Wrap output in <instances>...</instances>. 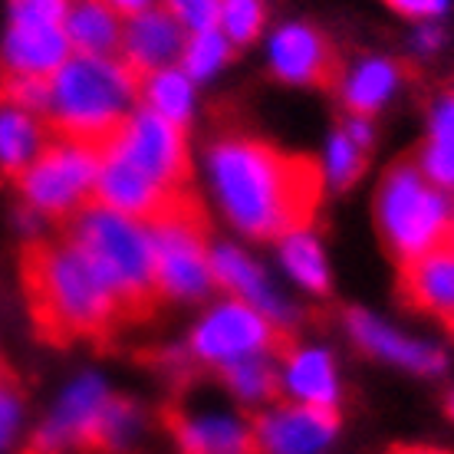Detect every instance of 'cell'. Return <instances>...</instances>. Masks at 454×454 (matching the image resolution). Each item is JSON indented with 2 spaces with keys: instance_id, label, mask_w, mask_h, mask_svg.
<instances>
[{
  "instance_id": "obj_37",
  "label": "cell",
  "mask_w": 454,
  "mask_h": 454,
  "mask_svg": "<svg viewBox=\"0 0 454 454\" xmlns=\"http://www.w3.org/2000/svg\"><path fill=\"white\" fill-rule=\"evenodd\" d=\"M442 43H444L442 27H438V23H421L419 34H415V50H419V53H434Z\"/></svg>"
},
{
  "instance_id": "obj_16",
  "label": "cell",
  "mask_w": 454,
  "mask_h": 454,
  "mask_svg": "<svg viewBox=\"0 0 454 454\" xmlns=\"http://www.w3.org/2000/svg\"><path fill=\"white\" fill-rule=\"evenodd\" d=\"M69 40L63 23H23L11 20L4 46H0V67L4 76H34L50 80L69 59Z\"/></svg>"
},
{
  "instance_id": "obj_5",
  "label": "cell",
  "mask_w": 454,
  "mask_h": 454,
  "mask_svg": "<svg viewBox=\"0 0 454 454\" xmlns=\"http://www.w3.org/2000/svg\"><path fill=\"white\" fill-rule=\"evenodd\" d=\"M375 217L388 250L398 263L415 261L428 250L451 244L454 207L434 188L419 165H395L386 175V182L375 198Z\"/></svg>"
},
{
  "instance_id": "obj_30",
  "label": "cell",
  "mask_w": 454,
  "mask_h": 454,
  "mask_svg": "<svg viewBox=\"0 0 454 454\" xmlns=\"http://www.w3.org/2000/svg\"><path fill=\"white\" fill-rule=\"evenodd\" d=\"M46 103H50V80L4 76L0 73V106H13V109L46 115Z\"/></svg>"
},
{
  "instance_id": "obj_7",
  "label": "cell",
  "mask_w": 454,
  "mask_h": 454,
  "mask_svg": "<svg viewBox=\"0 0 454 454\" xmlns=\"http://www.w3.org/2000/svg\"><path fill=\"white\" fill-rule=\"evenodd\" d=\"M96 175H99V148L50 136L43 152L13 182L34 217L69 221L86 205H92Z\"/></svg>"
},
{
  "instance_id": "obj_38",
  "label": "cell",
  "mask_w": 454,
  "mask_h": 454,
  "mask_svg": "<svg viewBox=\"0 0 454 454\" xmlns=\"http://www.w3.org/2000/svg\"><path fill=\"white\" fill-rule=\"evenodd\" d=\"M106 4H109L115 13H129V17L152 11V0H106Z\"/></svg>"
},
{
  "instance_id": "obj_10",
  "label": "cell",
  "mask_w": 454,
  "mask_h": 454,
  "mask_svg": "<svg viewBox=\"0 0 454 454\" xmlns=\"http://www.w3.org/2000/svg\"><path fill=\"white\" fill-rule=\"evenodd\" d=\"M109 398L113 392L103 375L86 372L73 379L53 402V409L46 411V419L36 425L23 454H92L96 428Z\"/></svg>"
},
{
  "instance_id": "obj_12",
  "label": "cell",
  "mask_w": 454,
  "mask_h": 454,
  "mask_svg": "<svg viewBox=\"0 0 454 454\" xmlns=\"http://www.w3.org/2000/svg\"><path fill=\"white\" fill-rule=\"evenodd\" d=\"M340 432L336 409L317 405H277L257 415L254 444L257 454H323Z\"/></svg>"
},
{
  "instance_id": "obj_25",
  "label": "cell",
  "mask_w": 454,
  "mask_h": 454,
  "mask_svg": "<svg viewBox=\"0 0 454 454\" xmlns=\"http://www.w3.org/2000/svg\"><path fill=\"white\" fill-rule=\"evenodd\" d=\"M221 379H224L227 392L244 402V405H261L280 395V365L273 363V356H250L238 359L231 365H221Z\"/></svg>"
},
{
  "instance_id": "obj_41",
  "label": "cell",
  "mask_w": 454,
  "mask_h": 454,
  "mask_svg": "<svg viewBox=\"0 0 454 454\" xmlns=\"http://www.w3.org/2000/svg\"><path fill=\"white\" fill-rule=\"evenodd\" d=\"M451 244H454V227H451Z\"/></svg>"
},
{
  "instance_id": "obj_22",
  "label": "cell",
  "mask_w": 454,
  "mask_h": 454,
  "mask_svg": "<svg viewBox=\"0 0 454 454\" xmlns=\"http://www.w3.org/2000/svg\"><path fill=\"white\" fill-rule=\"evenodd\" d=\"M50 129L40 122L36 113L0 106V175L17 178L50 142Z\"/></svg>"
},
{
  "instance_id": "obj_14",
  "label": "cell",
  "mask_w": 454,
  "mask_h": 454,
  "mask_svg": "<svg viewBox=\"0 0 454 454\" xmlns=\"http://www.w3.org/2000/svg\"><path fill=\"white\" fill-rule=\"evenodd\" d=\"M184 192H192V188H184ZM184 192L161 188L159 182H152L148 175H142L136 165L99 152V175H96V194H92V201L115 211V215L132 217L138 224H152Z\"/></svg>"
},
{
  "instance_id": "obj_27",
  "label": "cell",
  "mask_w": 454,
  "mask_h": 454,
  "mask_svg": "<svg viewBox=\"0 0 454 454\" xmlns=\"http://www.w3.org/2000/svg\"><path fill=\"white\" fill-rule=\"evenodd\" d=\"M227 57H231V40H227L221 30H201V34H192V40L184 43L182 50V69L188 80H207L211 73L224 67Z\"/></svg>"
},
{
  "instance_id": "obj_9",
  "label": "cell",
  "mask_w": 454,
  "mask_h": 454,
  "mask_svg": "<svg viewBox=\"0 0 454 454\" xmlns=\"http://www.w3.org/2000/svg\"><path fill=\"white\" fill-rule=\"evenodd\" d=\"M106 155L136 165L142 175L161 188L171 192H184L192 188V161H188V142H184V125H175L161 119L152 109H136L129 113L115 136L103 145Z\"/></svg>"
},
{
  "instance_id": "obj_36",
  "label": "cell",
  "mask_w": 454,
  "mask_h": 454,
  "mask_svg": "<svg viewBox=\"0 0 454 454\" xmlns=\"http://www.w3.org/2000/svg\"><path fill=\"white\" fill-rule=\"evenodd\" d=\"M386 4L405 17H415V20H432V17L448 11V0H386Z\"/></svg>"
},
{
  "instance_id": "obj_42",
  "label": "cell",
  "mask_w": 454,
  "mask_h": 454,
  "mask_svg": "<svg viewBox=\"0 0 454 454\" xmlns=\"http://www.w3.org/2000/svg\"><path fill=\"white\" fill-rule=\"evenodd\" d=\"M448 330H451V333H454V323H451V326H448Z\"/></svg>"
},
{
  "instance_id": "obj_24",
  "label": "cell",
  "mask_w": 454,
  "mask_h": 454,
  "mask_svg": "<svg viewBox=\"0 0 454 454\" xmlns=\"http://www.w3.org/2000/svg\"><path fill=\"white\" fill-rule=\"evenodd\" d=\"M138 99L145 103V109L159 113L161 119H168L175 125H184L194 113V86L184 76V69H155L138 80Z\"/></svg>"
},
{
  "instance_id": "obj_33",
  "label": "cell",
  "mask_w": 454,
  "mask_h": 454,
  "mask_svg": "<svg viewBox=\"0 0 454 454\" xmlns=\"http://www.w3.org/2000/svg\"><path fill=\"white\" fill-rule=\"evenodd\" d=\"M419 171L434 188H454V148L428 138V145L421 148Z\"/></svg>"
},
{
  "instance_id": "obj_31",
  "label": "cell",
  "mask_w": 454,
  "mask_h": 454,
  "mask_svg": "<svg viewBox=\"0 0 454 454\" xmlns=\"http://www.w3.org/2000/svg\"><path fill=\"white\" fill-rule=\"evenodd\" d=\"M23 421V398L20 388L13 386V379L7 372H0V454L7 451L20 432Z\"/></svg>"
},
{
  "instance_id": "obj_26",
  "label": "cell",
  "mask_w": 454,
  "mask_h": 454,
  "mask_svg": "<svg viewBox=\"0 0 454 454\" xmlns=\"http://www.w3.org/2000/svg\"><path fill=\"white\" fill-rule=\"evenodd\" d=\"M280 261H284V270L300 286H307L309 294L330 290V263H326L319 240L309 231H294V234L280 238Z\"/></svg>"
},
{
  "instance_id": "obj_15",
  "label": "cell",
  "mask_w": 454,
  "mask_h": 454,
  "mask_svg": "<svg viewBox=\"0 0 454 454\" xmlns=\"http://www.w3.org/2000/svg\"><path fill=\"white\" fill-rule=\"evenodd\" d=\"M211 277L221 284L227 294L254 307L257 313L277 323V326H290L294 323V307L284 300V294L270 284V277L254 257H247L234 244H217L211 247Z\"/></svg>"
},
{
  "instance_id": "obj_19",
  "label": "cell",
  "mask_w": 454,
  "mask_h": 454,
  "mask_svg": "<svg viewBox=\"0 0 454 454\" xmlns=\"http://www.w3.org/2000/svg\"><path fill=\"white\" fill-rule=\"evenodd\" d=\"M122 63L142 80L155 69L171 67L175 59L182 57V23L175 20L168 11L136 13L122 34Z\"/></svg>"
},
{
  "instance_id": "obj_40",
  "label": "cell",
  "mask_w": 454,
  "mask_h": 454,
  "mask_svg": "<svg viewBox=\"0 0 454 454\" xmlns=\"http://www.w3.org/2000/svg\"><path fill=\"white\" fill-rule=\"evenodd\" d=\"M448 411H451V419H454V395L448 398Z\"/></svg>"
},
{
  "instance_id": "obj_6",
  "label": "cell",
  "mask_w": 454,
  "mask_h": 454,
  "mask_svg": "<svg viewBox=\"0 0 454 454\" xmlns=\"http://www.w3.org/2000/svg\"><path fill=\"white\" fill-rule=\"evenodd\" d=\"M152 254H155V284L161 300L192 303L207 296L215 286L211 277V247L207 221L194 192H184L148 224Z\"/></svg>"
},
{
  "instance_id": "obj_1",
  "label": "cell",
  "mask_w": 454,
  "mask_h": 454,
  "mask_svg": "<svg viewBox=\"0 0 454 454\" xmlns=\"http://www.w3.org/2000/svg\"><path fill=\"white\" fill-rule=\"evenodd\" d=\"M207 175L227 221L257 240L309 231L326 188L319 161L250 136L217 138L207 148Z\"/></svg>"
},
{
  "instance_id": "obj_8",
  "label": "cell",
  "mask_w": 454,
  "mask_h": 454,
  "mask_svg": "<svg viewBox=\"0 0 454 454\" xmlns=\"http://www.w3.org/2000/svg\"><path fill=\"white\" fill-rule=\"evenodd\" d=\"M188 349L198 363L221 369V365L250 359V356H270V352L284 356L290 349V340L277 323H270L254 307L240 300H224L194 323Z\"/></svg>"
},
{
  "instance_id": "obj_21",
  "label": "cell",
  "mask_w": 454,
  "mask_h": 454,
  "mask_svg": "<svg viewBox=\"0 0 454 454\" xmlns=\"http://www.w3.org/2000/svg\"><path fill=\"white\" fill-rule=\"evenodd\" d=\"M63 30L69 46L82 57H113V50L122 43L119 13L106 0H73Z\"/></svg>"
},
{
  "instance_id": "obj_18",
  "label": "cell",
  "mask_w": 454,
  "mask_h": 454,
  "mask_svg": "<svg viewBox=\"0 0 454 454\" xmlns=\"http://www.w3.org/2000/svg\"><path fill=\"white\" fill-rule=\"evenodd\" d=\"M346 326H349L352 340L359 342L365 352H372V356L386 359V363H395L402 369H411V372L421 375L444 372V352L438 346L411 340V336L392 330L388 323L375 319L365 309H352L349 317H346Z\"/></svg>"
},
{
  "instance_id": "obj_17",
  "label": "cell",
  "mask_w": 454,
  "mask_h": 454,
  "mask_svg": "<svg viewBox=\"0 0 454 454\" xmlns=\"http://www.w3.org/2000/svg\"><path fill=\"white\" fill-rule=\"evenodd\" d=\"M398 294L405 307L442 317L444 326L454 323V244L421 254L415 261L398 263Z\"/></svg>"
},
{
  "instance_id": "obj_34",
  "label": "cell",
  "mask_w": 454,
  "mask_h": 454,
  "mask_svg": "<svg viewBox=\"0 0 454 454\" xmlns=\"http://www.w3.org/2000/svg\"><path fill=\"white\" fill-rule=\"evenodd\" d=\"M69 11V0H11V20L23 23H63Z\"/></svg>"
},
{
  "instance_id": "obj_20",
  "label": "cell",
  "mask_w": 454,
  "mask_h": 454,
  "mask_svg": "<svg viewBox=\"0 0 454 454\" xmlns=\"http://www.w3.org/2000/svg\"><path fill=\"white\" fill-rule=\"evenodd\" d=\"M280 382L296 405L336 409V402H340L336 363H333L330 349H323V346H290L284 352Z\"/></svg>"
},
{
  "instance_id": "obj_28",
  "label": "cell",
  "mask_w": 454,
  "mask_h": 454,
  "mask_svg": "<svg viewBox=\"0 0 454 454\" xmlns=\"http://www.w3.org/2000/svg\"><path fill=\"white\" fill-rule=\"evenodd\" d=\"M365 148H359L346 136V129H336L326 142V165H323V175H326V182L333 188H346L359 178V171H363V155Z\"/></svg>"
},
{
  "instance_id": "obj_2",
  "label": "cell",
  "mask_w": 454,
  "mask_h": 454,
  "mask_svg": "<svg viewBox=\"0 0 454 454\" xmlns=\"http://www.w3.org/2000/svg\"><path fill=\"white\" fill-rule=\"evenodd\" d=\"M20 280L30 319L46 342L109 340L129 323L119 296L67 238L27 244Z\"/></svg>"
},
{
  "instance_id": "obj_23",
  "label": "cell",
  "mask_w": 454,
  "mask_h": 454,
  "mask_svg": "<svg viewBox=\"0 0 454 454\" xmlns=\"http://www.w3.org/2000/svg\"><path fill=\"white\" fill-rule=\"evenodd\" d=\"M398 80H402V69L392 59L372 57L363 59L359 67H352L346 76H342V103L349 106L352 115H372L375 109L392 99V92L398 90Z\"/></svg>"
},
{
  "instance_id": "obj_35",
  "label": "cell",
  "mask_w": 454,
  "mask_h": 454,
  "mask_svg": "<svg viewBox=\"0 0 454 454\" xmlns=\"http://www.w3.org/2000/svg\"><path fill=\"white\" fill-rule=\"evenodd\" d=\"M432 142L454 148V96H444L432 113Z\"/></svg>"
},
{
  "instance_id": "obj_11",
  "label": "cell",
  "mask_w": 454,
  "mask_h": 454,
  "mask_svg": "<svg viewBox=\"0 0 454 454\" xmlns=\"http://www.w3.org/2000/svg\"><path fill=\"white\" fill-rule=\"evenodd\" d=\"M165 428L182 454H257L254 425L224 405L182 402L165 411Z\"/></svg>"
},
{
  "instance_id": "obj_4",
  "label": "cell",
  "mask_w": 454,
  "mask_h": 454,
  "mask_svg": "<svg viewBox=\"0 0 454 454\" xmlns=\"http://www.w3.org/2000/svg\"><path fill=\"white\" fill-rule=\"evenodd\" d=\"M63 238L73 240L99 270V277L125 307L129 323L145 319L159 307L161 296L155 284V254L148 227L92 201L80 215L69 217Z\"/></svg>"
},
{
  "instance_id": "obj_29",
  "label": "cell",
  "mask_w": 454,
  "mask_h": 454,
  "mask_svg": "<svg viewBox=\"0 0 454 454\" xmlns=\"http://www.w3.org/2000/svg\"><path fill=\"white\" fill-rule=\"evenodd\" d=\"M217 23L231 43H250L263 27V0H221Z\"/></svg>"
},
{
  "instance_id": "obj_39",
  "label": "cell",
  "mask_w": 454,
  "mask_h": 454,
  "mask_svg": "<svg viewBox=\"0 0 454 454\" xmlns=\"http://www.w3.org/2000/svg\"><path fill=\"white\" fill-rule=\"evenodd\" d=\"M386 454H451V451H442V448H425V444H398L392 451Z\"/></svg>"
},
{
  "instance_id": "obj_32",
  "label": "cell",
  "mask_w": 454,
  "mask_h": 454,
  "mask_svg": "<svg viewBox=\"0 0 454 454\" xmlns=\"http://www.w3.org/2000/svg\"><path fill=\"white\" fill-rule=\"evenodd\" d=\"M168 13L175 20L188 27L192 34L215 30L221 17V0H168Z\"/></svg>"
},
{
  "instance_id": "obj_3",
  "label": "cell",
  "mask_w": 454,
  "mask_h": 454,
  "mask_svg": "<svg viewBox=\"0 0 454 454\" xmlns=\"http://www.w3.org/2000/svg\"><path fill=\"white\" fill-rule=\"evenodd\" d=\"M138 99V76L113 57H69L50 76L46 122L59 138L86 142L103 152Z\"/></svg>"
},
{
  "instance_id": "obj_13",
  "label": "cell",
  "mask_w": 454,
  "mask_h": 454,
  "mask_svg": "<svg viewBox=\"0 0 454 454\" xmlns=\"http://www.w3.org/2000/svg\"><path fill=\"white\" fill-rule=\"evenodd\" d=\"M270 69L284 82L296 86H336L340 82V59L330 40L307 27V23H286L270 36V50H267Z\"/></svg>"
}]
</instances>
